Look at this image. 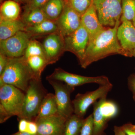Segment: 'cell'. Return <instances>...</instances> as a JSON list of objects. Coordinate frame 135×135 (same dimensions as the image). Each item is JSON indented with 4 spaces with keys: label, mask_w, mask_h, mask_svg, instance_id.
<instances>
[{
    "label": "cell",
    "mask_w": 135,
    "mask_h": 135,
    "mask_svg": "<svg viewBox=\"0 0 135 135\" xmlns=\"http://www.w3.org/2000/svg\"><path fill=\"white\" fill-rule=\"evenodd\" d=\"M81 24L89 34V41L92 40L104 27L99 21L93 3L81 16Z\"/></svg>",
    "instance_id": "cell-16"
},
{
    "label": "cell",
    "mask_w": 135,
    "mask_h": 135,
    "mask_svg": "<svg viewBox=\"0 0 135 135\" xmlns=\"http://www.w3.org/2000/svg\"><path fill=\"white\" fill-rule=\"evenodd\" d=\"M31 0H22V1H23V3H26V4L27 3L29 2Z\"/></svg>",
    "instance_id": "cell-37"
},
{
    "label": "cell",
    "mask_w": 135,
    "mask_h": 135,
    "mask_svg": "<svg viewBox=\"0 0 135 135\" xmlns=\"http://www.w3.org/2000/svg\"><path fill=\"white\" fill-rule=\"evenodd\" d=\"M19 120L18 127L19 131L26 132L27 120L25 119H21Z\"/></svg>",
    "instance_id": "cell-34"
},
{
    "label": "cell",
    "mask_w": 135,
    "mask_h": 135,
    "mask_svg": "<svg viewBox=\"0 0 135 135\" xmlns=\"http://www.w3.org/2000/svg\"><path fill=\"white\" fill-rule=\"evenodd\" d=\"M11 135H35L32 134H30V133H27V132H20V131H18V132L17 133H15Z\"/></svg>",
    "instance_id": "cell-36"
},
{
    "label": "cell",
    "mask_w": 135,
    "mask_h": 135,
    "mask_svg": "<svg viewBox=\"0 0 135 135\" xmlns=\"http://www.w3.org/2000/svg\"><path fill=\"white\" fill-rule=\"evenodd\" d=\"M121 127L126 135H135V125L128 123Z\"/></svg>",
    "instance_id": "cell-32"
},
{
    "label": "cell",
    "mask_w": 135,
    "mask_h": 135,
    "mask_svg": "<svg viewBox=\"0 0 135 135\" xmlns=\"http://www.w3.org/2000/svg\"><path fill=\"white\" fill-rule=\"evenodd\" d=\"M93 3L103 26L113 27L120 20L122 0H93Z\"/></svg>",
    "instance_id": "cell-6"
},
{
    "label": "cell",
    "mask_w": 135,
    "mask_h": 135,
    "mask_svg": "<svg viewBox=\"0 0 135 135\" xmlns=\"http://www.w3.org/2000/svg\"><path fill=\"white\" fill-rule=\"evenodd\" d=\"M14 1H15L19 3H23V1H22V0H14Z\"/></svg>",
    "instance_id": "cell-39"
},
{
    "label": "cell",
    "mask_w": 135,
    "mask_h": 135,
    "mask_svg": "<svg viewBox=\"0 0 135 135\" xmlns=\"http://www.w3.org/2000/svg\"><path fill=\"white\" fill-rule=\"evenodd\" d=\"M8 57L7 56L0 53V75L4 71L7 64Z\"/></svg>",
    "instance_id": "cell-33"
},
{
    "label": "cell",
    "mask_w": 135,
    "mask_h": 135,
    "mask_svg": "<svg viewBox=\"0 0 135 135\" xmlns=\"http://www.w3.org/2000/svg\"><path fill=\"white\" fill-rule=\"evenodd\" d=\"M56 22L59 33L65 37L79 29L81 25V16L66 1L63 12Z\"/></svg>",
    "instance_id": "cell-12"
},
{
    "label": "cell",
    "mask_w": 135,
    "mask_h": 135,
    "mask_svg": "<svg viewBox=\"0 0 135 135\" xmlns=\"http://www.w3.org/2000/svg\"><path fill=\"white\" fill-rule=\"evenodd\" d=\"M26 27L21 20H0V41L8 38L18 32L25 31Z\"/></svg>",
    "instance_id": "cell-17"
},
{
    "label": "cell",
    "mask_w": 135,
    "mask_h": 135,
    "mask_svg": "<svg viewBox=\"0 0 135 135\" xmlns=\"http://www.w3.org/2000/svg\"><path fill=\"white\" fill-rule=\"evenodd\" d=\"M42 44L49 65L57 62L65 52L64 37L59 33L48 35Z\"/></svg>",
    "instance_id": "cell-13"
},
{
    "label": "cell",
    "mask_w": 135,
    "mask_h": 135,
    "mask_svg": "<svg viewBox=\"0 0 135 135\" xmlns=\"http://www.w3.org/2000/svg\"><path fill=\"white\" fill-rule=\"evenodd\" d=\"M25 31L31 37L59 33L58 26L56 21L47 19L38 24L26 27Z\"/></svg>",
    "instance_id": "cell-18"
},
{
    "label": "cell",
    "mask_w": 135,
    "mask_h": 135,
    "mask_svg": "<svg viewBox=\"0 0 135 135\" xmlns=\"http://www.w3.org/2000/svg\"><path fill=\"white\" fill-rule=\"evenodd\" d=\"M66 1H68V0H66Z\"/></svg>",
    "instance_id": "cell-41"
},
{
    "label": "cell",
    "mask_w": 135,
    "mask_h": 135,
    "mask_svg": "<svg viewBox=\"0 0 135 135\" xmlns=\"http://www.w3.org/2000/svg\"><path fill=\"white\" fill-rule=\"evenodd\" d=\"M42 83L41 78H34L31 81L25 93L24 103L18 120L35 121L42 102L47 94Z\"/></svg>",
    "instance_id": "cell-4"
},
{
    "label": "cell",
    "mask_w": 135,
    "mask_h": 135,
    "mask_svg": "<svg viewBox=\"0 0 135 135\" xmlns=\"http://www.w3.org/2000/svg\"><path fill=\"white\" fill-rule=\"evenodd\" d=\"M37 132V124L35 121L27 120L26 132L32 134L36 135Z\"/></svg>",
    "instance_id": "cell-31"
},
{
    "label": "cell",
    "mask_w": 135,
    "mask_h": 135,
    "mask_svg": "<svg viewBox=\"0 0 135 135\" xmlns=\"http://www.w3.org/2000/svg\"><path fill=\"white\" fill-rule=\"evenodd\" d=\"M49 0H31L26 4L24 11L35 9L41 8Z\"/></svg>",
    "instance_id": "cell-29"
},
{
    "label": "cell",
    "mask_w": 135,
    "mask_h": 135,
    "mask_svg": "<svg viewBox=\"0 0 135 135\" xmlns=\"http://www.w3.org/2000/svg\"><path fill=\"white\" fill-rule=\"evenodd\" d=\"M93 135H106L104 133L108 122L118 114V107L113 101L103 98L93 104Z\"/></svg>",
    "instance_id": "cell-5"
},
{
    "label": "cell",
    "mask_w": 135,
    "mask_h": 135,
    "mask_svg": "<svg viewBox=\"0 0 135 135\" xmlns=\"http://www.w3.org/2000/svg\"><path fill=\"white\" fill-rule=\"evenodd\" d=\"M41 78L35 75L24 56L8 59L7 64L0 75V86L9 84L25 93L29 83L34 78Z\"/></svg>",
    "instance_id": "cell-2"
},
{
    "label": "cell",
    "mask_w": 135,
    "mask_h": 135,
    "mask_svg": "<svg viewBox=\"0 0 135 135\" xmlns=\"http://www.w3.org/2000/svg\"><path fill=\"white\" fill-rule=\"evenodd\" d=\"M35 56H41L46 58L42 44L38 41L32 39L28 43L24 56L27 59L29 57Z\"/></svg>",
    "instance_id": "cell-26"
},
{
    "label": "cell",
    "mask_w": 135,
    "mask_h": 135,
    "mask_svg": "<svg viewBox=\"0 0 135 135\" xmlns=\"http://www.w3.org/2000/svg\"><path fill=\"white\" fill-rule=\"evenodd\" d=\"M132 23H133V25L135 27V16L134 17V19H133V21H132Z\"/></svg>",
    "instance_id": "cell-38"
},
{
    "label": "cell",
    "mask_w": 135,
    "mask_h": 135,
    "mask_svg": "<svg viewBox=\"0 0 135 135\" xmlns=\"http://www.w3.org/2000/svg\"><path fill=\"white\" fill-rule=\"evenodd\" d=\"M133 57H135V52L134 53V55H133Z\"/></svg>",
    "instance_id": "cell-40"
},
{
    "label": "cell",
    "mask_w": 135,
    "mask_h": 135,
    "mask_svg": "<svg viewBox=\"0 0 135 135\" xmlns=\"http://www.w3.org/2000/svg\"><path fill=\"white\" fill-rule=\"evenodd\" d=\"M113 131L114 135H126L121 126H114Z\"/></svg>",
    "instance_id": "cell-35"
},
{
    "label": "cell",
    "mask_w": 135,
    "mask_h": 135,
    "mask_svg": "<svg viewBox=\"0 0 135 135\" xmlns=\"http://www.w3.org/2000/svg\"><path fill=\"white\" fill-rule=\"evenodd\" d=\"M94 121L93 114L84 119L80 135H93Z\"/></svg>",
    "instance_id": "cell-28"
},
{
    "label": "cell",
    "mask_w": 135,
    "mask_h": 135,
    "mask_svg": "<svg viewBox=\"0 0 135 135\" xmlns=\"http://www.w3.org/2000/svg\"><path fill=\"white\" fill-rule=\"evenodd\" d=\"M21 8L18 2L8 0L2 3L0 8V20H12L18 19Z\"/></svg>",
    "instance_id": "cell-19"
},
{
    "label": "cell",
    "mask_w": 135,
    "mask_h": 135,
    "mask_svg": "<svg viewBox=\"0 0 135 135\" xmlns=\"http://www.w3.org/2000/svg\"><path fill=\"white\" fill-rule=\"evenodd\" d=\"M32 38L25 31L18 32L8 38L0 41V53L9 58L23 56Z\"/></svg>",
    "instance_id": "cell-10"
},
{
    "label": "cell",
    "mask_w": 135,
    "mask_h": 135,
    "mask_svg": "<svg viewBox=\"0 0 135 135\" xmlns=\"http://www.w3.org/2000/svg\"><path fill=\"white\" fill-rule=\"evenodd\" d=\"M64 41L65 51L73 53L80 64L84 59L89 43V36L86 29L81 24L75 32L64 37Z\"/></svg>",
    "instance_id": "cell-11"
},
{
    "label": "cell",
    "mask_w": 135,
    "mask_h": 135,
    "mask_svg": "<svg viewBox=\"0 0 135 135\" xmlns=\"http://www.w3.org/2000/svg\"><path fill=\"white\" fill-rule=\"evenodd\" d=\"M25 93L16 87L4 84L0 86V123L13 116L20 117L22 113Z\"/></svg>",
    "instance_id": "cell-3"
},
{
    "label": "cell",
    "mask_w": 135,
    "mask_h": 135,
    "mask_svg": "<svg viewBox=\"0 0 135 135\" xmlns=\"http://www.w3.org/2000/svg\"><path fill=\"white\" fill-rule=\"evenodd\" d=\"M46 79L62 81L75 88L88 83H96L100 86L111 83L108 77L104 75L94 77L82 76L68 72L60 68H56Z\"/></svg>",
    "instance_id": "cell-9"
},
{
    "label": "cell",
    "mask_w": 135,
    "mask_h": 135,
    "mask_svg": "<svg viewBox=\"0 0 135 135\" xmlns=\"http://www.w3.org/2000/svg\"><path fill=\"white\" fill-rule=\"evenodd\" d=\"M57 114H58V107L55 94L47 93L42 102L35 120Z\"/></svg>",
    "instance_id": "cell-20"
},
{
    "label": "cell",
    "mask_w": 135,
    "mask_h": 135,
    "mask_svg": "<svg viewBox=\"0 0 135 135\" xmlns=\"http://www.w3.org/2000/svg\"><path fill=\"white\" fill-rule=\"evenodd\" d=\"M112 83L101 85L94 91L84 94H77L72 101L74 113L80 117L84 118L90 106L100 99L107 98V95L112 89Z\"/></svg>",
    "instance_id": "cell-7"
},
{
    "label": "cell",
    "mask_w": 135,
    "mask_h": 135,
    "mask_svg": "<svg viewBox=\"0 0 135 135\" xmlns=\"http://www.w3.org/2000/svg\"><path fill=\"white\" fill-rule=\"evenodd\" d=\"M66 1L81 16L89 8L93 2V0H68Z\"/></svg>",
    "instance_id": "cell-27"
},
{
    "label": "cell",
    "mask_w": 135,
    "mask_h": 135,
    "mask_svg": "<svg viewBox=\"0 0 135 135\" xmlns=\"http://www.w3.org/2000/svg\"><path fill=\"white\" fill-rule=\"evenodd\" d=\"M27 64L37 77H41V74L48 63L46 59L41 56L29 57L26 59Z\"/></svg>",
    "instance_id": "cell-24"
},
{
    "label": "cell",
    "mask_w": 135,
    "mask_h": 135,
    "mask_svg": "<svg viewBox=\"0 0 135 135\" xmlns=\"http://www.w3.org/2000/svg\"><path fill=\"white\" fill-rule=\"evenodd\" d=\"M48 19L42 8L35 9L24 11L21 20L26 27L38 24Z\"/></svg>",
    "instance_id": "cell-22"
},
{
    "label": "cell",
    "mask_w": 135,
    "mask_h": 135,
    "mask_svg": "<svg viewBox=\"0 0 135 135\" xmlns=\"http://www.w3.org/2000/svg\"><path fill=\"white\" fill-rule=\"evenodd\" d=\"M52 86L55 92L57 107L58 114L67 119L74 114L72 101L71 94L75 90V87L68 85L64 82L50 79H46Z\"/></svg>",
    "instance_id": "cell-8"
},
{
    "label": "cell",
    "mask_w": 135,
    "mask_h": 135,
    "mask_svg": "<svg viewBox=\"0 0 135 135\" xmlns=\"http://www.w3.org/2000/svg\"><path fill=\"white\" fill-rule=\"evenodd\" d=\"M66 120L58 114L36 119V135H63Z\"/></svg>",
    "instance_id": "cell-14"
},
{
    "label": "cell",
    "mask_w": 135,
    "mask_h": 135,
    "mask_svg": "<svg viewBox=\"0 0 135 135\" xmlns=\"http://www.w3.org/2000/svg\"><path fill=\"white\" fill-rule=\"evenodd\" d=\"M128 88L133 95V99L135 102V74H132L128 79Z\"/></svg>",
    "instance_id": "cell-30"
},
{
    "label": "cell",
    "mask_w": 135,
    "mask_h": 135,
    "mask_svg": "<svg viewBox=\"0 0 135 135\" xmlns=\"http://www.w3.org/2000/svg\"><path fill=\"white\" fill-rule=\"evenodd\" d=\"M117 36L127 57H133L135 52V27L132 22H122L118 27Z\"/></svg>",
    "instance_id": "cell-15"
},
{
    "label": "cell",
    "mask_w": 135,
    "mask_h": 135,
    "mask_svg": "<svg viewBox=\"0 0 135 135\" xmlns=\"http://www.w3.org/2000/svg\"><path fill=\"white\" fill-rule=\"evenodd\" d=\"M66 0H49L41 8L48 19L56 21L63 12Z\"/></svg>",
    "instance_id": "cell-21"
},
{
    "label": "cell",
    "mask_w": 135,
    "mask_h": 135,
    "mask_svg": "<svg viewBox=\"0 0 135 135\" xmlns=\"http://www.w3.org/2000/svg\"><path fill=\"white\" fill-rule=\"evenodd\" d=\"M84 119L74 113L66 121L63 135H80Z\"/></svg>",
    "instance_id": "cell-23"
},
{
    "label": "cell",
    "mask_w": 135,
    "mask_h": 135,
    "mask_svg": "<svg viewBox=\"0 0 135 135\" xmlns=\"http://www.w3.org/2000/svg\"><path fill=\"white\" fill-rule=\"evenodd\" d=\"M121 21L116 22L113 27H104L90 41L84 59L80 64L81 67L86 68L94 62L111 55L118 54L126 56L117 38V31Z\"/></svg>",
    "instance_id": "cell-1"
},
{
    "label": "cell",
    "mask_w": 135,
    "mask_h": 135,
    "mask_svg": "<svg viewBox=\"0 0 135 135\" xmlns=\"http://www.w3.org/2000/svg\"><path fill=\"white\" fill-rule=\"evenodd\" d=\"M135 16V0H122L121 22L133 21Z\"/></svg>",
    "instance_id": "cell-25"
}]
</instances>
